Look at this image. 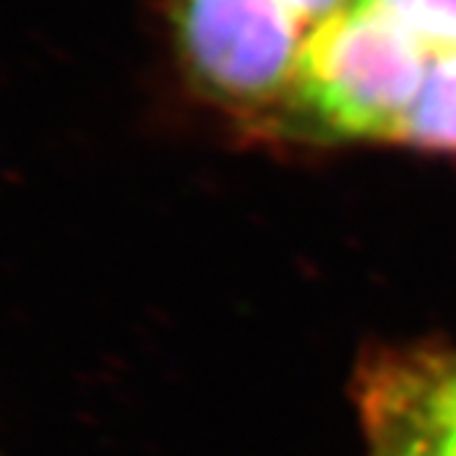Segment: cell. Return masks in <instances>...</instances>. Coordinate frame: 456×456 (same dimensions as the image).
I'll list each match as a JSON object with an SVG mask.
<instances>
[{"label":"cell","instance_id":"obj_6","mask_svg":"<svg viewBox=\"0 0 456 456\" xmlns=\"http://www.w3.org/2000/svg\"><path fill=\"white\" fill-rule=\"evenodd\" d=\"M432 53L456 50V0H382Z\"/></svg>","mask_w":456,"mask_h":456},{"label":"cell","instance_id":"obj_3","mask_svg":"<svg viewBox=\"0 0 456 456\" xmlns=\"http://www.w3.org/2000/svg\"><path fill=\"white\" fill-rule=\"evenodd\" d=\"M363 363L394 385L456 456V346H382Z\"/></svg>","mask_w":456,"mask_h":456},{"label":"cell","instance_id":"obj_1","mask_svg":"<svg viewBox=\"0 0 456 456\" xmlns=\"http://www.w3.org/2000/svg\"><path fill=\"white\" fill-rule=\"evenodd\" d=\"M429 53L382 0H352L314 25L275 133L396 143L427 83Z\"/></svg>","mask_w":456,"mask_h":456},{"label":"cell","instance_id":"obj_7","mask_svg":"<svg viewBox=\"0 0 456 456\" xmlns=\"http://www.w3.org/2000/svg\"><path fill=\"white\" fill-rule=\"evenodd\" d=\"M283 4L303 25H316L336 14L338 9H344L346 4H352V0H283Z\"/></svg>","mask_w":456,"mask_h":456},{"label":"cell","instance_id":"obj_2","mask_svg":"<svg viewBox=\"0 0 456 456\" xmlns=\"http://www.w3.org/2000/svg\"><path fill=\"white\" fill-rule=\"evenodd\" d=\"M179 63L207 102L275 133L295 88L303 22L283 0H166Z\"/></svg>","mask_w":456,"mask_h":456},{"label":"cell","instance_id":"obj_4","mask_svg":"<svg viewBox=\"0 0 456 456\" xmlns=\"http://www.w3.org/2000/svg\"><path fill=\"white\" fill-rule=\"evenodd\" d=\"M354 402L369 456H453L423 415L363 361L354 377Z\"/></svg>","mask_w":456,"mask_h":456},{"label":"cell","instance_id":"obj_5","mask_svg":"<svg viewBox=\"0 0 456 456\" xmlns=\"http://www.w3.org/2000/svg\"><path fill=\"white\" fill-rule=\"evenodd\" d=\"M396 143L420 151H456V50L435 53L427 83Z\"/></svg>","mask_w":456,"mask_h":456}]
</instances>
